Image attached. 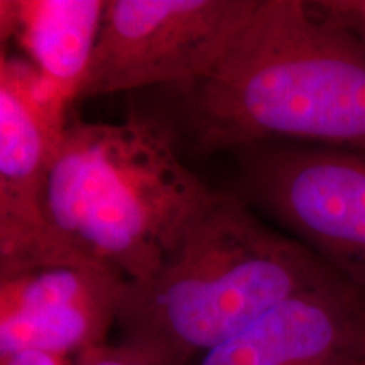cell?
<instances>
[{"label":"cell","instance_id":"6da1fadb","mask_svg":"<svg viewBox=\"0 0 365 365\" xmlns=\"http://www.w3.org/2000/svg\"><path fill=\"white\" fill-rule=\"evenodd\" d=\"M176 91L202 154L266 143L365 153V46L313 2L261 0L220 65Z\"/></svg>","mask_w":365,"mask_h":365},{"label":"cell","instance_id":"7a4b0ae2","mask_svg":"<svg viewBox=\"0 0 365 365\" xmlns=\"http://www.w3.org/2000/svg\"><path fill=\"white\" fill-rule=\"evenodd\" d=\"M340 281L235 193L215 191L158 272L127 282L118 344L163 365H193L282 301Z\"/></svg>","mask_w":365,"mask_h":365},{"label":"cell","instance_id":"3957f363","mask_svg":"<svg viewBox=\"0 0 365 365\" xmlns=\"http://www.w3.org/2000/svg\"><path fill=\"white\" fill-rule=\"evenodd\" d=\"M215 191L182 163L170 129L130 115L68 124L43 207L73 247L140 282L158 272Z\"/></svg>","mask_w":365,"mask_h":365},{"label":"cell","instance_id":"277c9868","mask_svg":"<svg viewBox=\"0 0 365 365\" xmlns=\"http://www.w3.org/2000/svg\"><path fill=\"white\" fill-rule=\"evenodd\" d=\"M234 154L242 202L365 289V153L266 143Z\"/></svg>","mask_w":365,"mask_h":365},{"label":"cell","instance_id":"5b68a950","mask_svg":"<svg viewBox=\"0 0 365 365\" xmlns=\"http://www.w3.org/2000/svg\"><path fill=\"white\" fill-rule=\"evenodd\" d=\"M261 0H107L78 100L203 80L234 48Z\"/></svg>","mask_w":365,"mask_h":365},{"label":"cell","instance_id":"8992f818","mask_svg":"<svg viewBox=\"0 0 365 365\" xmlns=\"http://www.w3.org/2000/svg\"><path fill=\"white\" fill-rule=\"evenodd\" d=\"M70 102L27 59H0V274L85 255L44 217Z\"/></svg>","mask_w":365,"mask_h":365},{"label":"cell","instance_id":"52a82bcc","mask_svg":"<svg viewBox=\"0 0 365 365\" xmlns=\"http://www.w3.org/2000/svg\"><path fill=\"white\" fill-rule=\"evenodd\" d=\"M125 286L86 255L0 274V359L39 352L71 360L107 344Z\"/></svg>","mask_w":365,"mask_h":365},{"label":"cell","instance_id":"ba28073f","mask_svg":"<svg viewBox=\"0 0 365 365\" xmlns=\"http://www.w3.org/2000/svg\"><path fill=\"white\" fill-rule=\"evenodd\" d=\"M193 365H365V289L296 294Z\"/></svg>","mask_w":365,"mask_h":365},{"label":"cell","instance_id":"9c48e42d","mask_svg":"<svg viewBox=\"0 0 365 365\" xmlns=\"http://www.w3.org/2000/svg\"><path fill=\"white\" fill-rule=\"evenodd\" d=\"M107 0H2V39L14 38L27 61L75 103L102 29Z\"/></svg>","mask_w":365,"mask_h":365},{"label":"cell","instance_id":"30bf717a","mask_svg":"<svg viewBox=\"0 0 365 365\" xmlns=\"http://www.w3.org/2000/svg\"><path fill=\"white\" fill-rule=\"evenodd\" d=\"M70 365H163L139 350L124 344H103L76 355Z\"/></svg>","mask_w":365,"mask_h":365},{"label":"cell","instance_id":"8fae6325","mask_svg":"<svg viewBox=\"0 0 365 365\" xmlns=\"http://www.w3.org/2000/svg\"><path fill=\"white\" fill-rule=\"evenodd\" d=\"M313 6L357 36L365 46V0H314Z\"/></svg>","mask_w":365,"mask_h":365},{"label":"cell","instance_id":"7c38bea8","mask_svg":"<svg viewBox=\"0 0 365 365\" xmlns=\"http://www.w3.org/2000/svg\"><path fill=\"white\" fill-rule=\"evenodd\" d=\"M0 365H70V360H63L39 352H22L2 357Z\"/></svg>","mask_w":365,"mask_h":365}]
</instances>
